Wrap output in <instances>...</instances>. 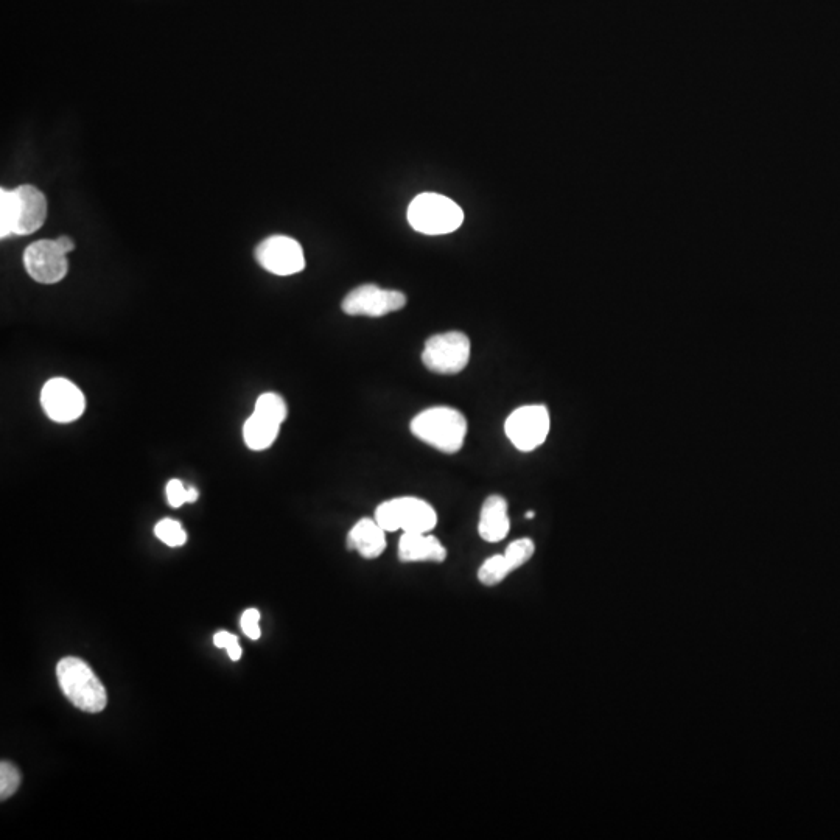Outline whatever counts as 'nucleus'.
Instances as JSON below:
<instances>
[{
  "label": "nucleus",
  "mask_w": 840,
  "mask_h": 840,
  "mask_svg": "<svg viewBox=\"0 0 840 840\" xmlns=\"http://www.w3.org/2000/svg\"><path fill=\"white\" fill-rule=\"evenodd\" d=\"M422 361L436 374H459L470 361V340L462 332L431 336L425 343Z\"/></svg>",
  "instance_id": "423d86ee"
},
{
  "label": "nucleus",
  "mask_w": 840,
  "mask_h": 840,
  "mask_svg": "<svg viewBox=\"0 0 840 840\" xmlns=\"http://www.w3.org/2000/svg\"><path fill=\"white\" fill-rule=\"evenodd\" d=\"M386 531L371 518H361L350 529L347 548L355 550L364 559H377L386 550Z\"/></svg>",
  "instance_id": "4468645a"
},
{
  "label": "nucleus",
  "mask_w": 840,
  "mask_h": 840,
  "mask_svg": "<svg viewBox=\"0 0 840 840\" xmlns=\"http://www.w3.org/2000/svg\"><path fill=\"white\" fill-rule=\"evenodd\" d=\"M375 522L386 532L402 529L403 532L427 534L438 523V515L427 501L403 497L380 504L375 511Z\"/></svg>",
  "instance_id": "39448f33"
},
{
  "label": "nucleus",
  "mask_w": 840,
  "mask_h": 840,
  "mask_svg": "<svg viewBox=\"0 0 840 840\" xmlns=\"http://www.w3.org/2000/svg\"><path fill=\"white\" fill-rule=\"evenodd\" d=\"M411 433L439 452L453 455L461 450L467 434L464 414L448 406H434L411 420Z\"/></svg>",
  "instance_id": "f03ea898"
},
{
  "label": "nucleus",
  "mask_w": 840,
  "mask_h": 840,
  "mask_svg": "<svg viewBox=\"0 0 840 840\" xmlns=\"http://www.w3.org/2000/svg\"><path fill=\"white\" fill-rule=\"evenodd\" d=\"M408 221L420 234L444 235L459 229L464 212L447 196L420 193L408 207Z\"/></svg>",
  "instance_id": "20e7f679"
},
{
  "label": "nucleus",
  "mask_w": 840,
  "mask_h": 840,
  "mask_svg": "<svg viewBox=\"0 0 840 840\" xmlns=\"http://www.w3.org/2000/svg\"><path fill=\"white\" fill-rule=\"evenodd\" d=\"M254 413L262 414V416L270 417L276 420L279 424H284L287 419V403L279 394L274 392H266L257 399L256 406H254Z\"/></svg>",
  "instance_id": "f3484780"
},
{
  "label": "nucleus",
  "mask_w": 840,
  "mask_h": 840,
  "mask_svg": "<svg viewBox=\"0 0 840 840\" xmlns=\"http://www.w3.org/2000/svg\"><path fill=\"white\" fill-rule=\"evenodd\" d=\"M399 559L402 562H436L447 559V550L434 536L420 532H403L399 542Z\"/></svg>",
  "instance_id": "f8f14e48"
},
{
  "label": "nucleus",
  "mask_w": 840,
  "mask_h": 840,
  "mask_svg": "<svg viewBox=\"0 0 840 840\" xmlns=\"http://www.w3.org/2000/svg\"><path fill=\"white\" fill-rule=\"evenodd\" d=\"M198 500V490L195 487L187 489L179 480H172L167 484V501L173 508H181L182 504L195 503Z\"/></svg>",
  "instance_id": "412c9836"
},
{
  "label": "nucleus",
  "mask_w": 840,
  "mask_h": 840,
  "mask_svg": "<svg viewBox=\"0 0 840 840\" xmlns=\"http://www.w3.org/2000/svg\"><path fill=\"white\" fill-rule=\"evenodd\" d=\"M154 534H156V537H158L161 542H164L165 545L172 546V548L182 546L187 542L186 531L182 528L181 523L176 522V520H172V518H164V520H161V522L156 525V528H154Z\"/></svg>",
  "instance_id": "a211bd4d"
},
{
  "label": "nucleus",
  "mask_w": 840,
  "mask_h": 840,
  "mask_svg": "<svg viewBox=\"0 0 840 840\" xmlns=\"http://www.w3.org/2000/svg\"><path fill=\"white\" fill-rule=\"evenodd\" d=\"M550 413L543 405L517 408L504 424L509 441L520 452H532L543 444L550 433Z\"/></svg>",
  "instance_id": "0eeeda50"
},
{
  "label": "nucleus",
  "mask_w": 840,
  "mask_h": 840,
  "mask_svg": "<svg viewBox=\"0 0 840 840\" xmlns=\"http://www.w3.org/2000/svg\"><path fill=\"white\" fill-rule=\"evenodd\" d=\"M226 651H228L229 657H231V660H234V662H237V660H240V657H242V648H240L238 640L234 641V643L232 644H229L228 648H226Z\"/></svg>",
  "instance_id": "393cba45"
},
{
  "label": "nucleus",
  "mask_w": 840,
  "mask_h": 840,
  "mask_svg": "<svg viewBox=\"0 0 840 840\" xmlns=\"http://www.w3.org/2000/svg\"><path fill=\"white\" fill-rule=\"evenodd\" d=\"M46 218V196L35 186L0 190V237L33 234L44 226Z\"/></svg>",
  "instance_id": "f257e3e1"
},
{
  "label": "nucleus",
  "mask_w": 840,
  "mask_h": 840,
  "mask_svg": "<svg viewBox=\"0 0 840 840\" xmlns=\"http://www.w3.org/2000/svg\"><path fill=\"white\" fill-rule=\"evenodd\" d=\"M260 613L256 609H248L242 616V629L246 637L251 640H259L260 638Z\"/></svg>",
  "instance_id": "4be33fe9"
},
{
  "label": "nucleus",
  "mask_w": 840,
  "mask_h": 840,
  "mask_svg": "<svg viewBox=\"0 0 840 840\" xmlns=\"http://www.w3.org/2000/svg\"><path fill=\"white\" fill-rule=\"evenodd\" d=\"M534 515H536L534 512H528V514H526V518H534Z\"/></svg>",
  "instance_id": "a878e982"
},
{
  "label": "nucleus",
  "mask_w": 840,
  "mask_h": 840,
  "mask_svg": "<svg viewBox=\"0 0 840 840\" xmlns=\"http://www.w3.org/2000/svg\"><path fill=\"white\" fill-rule=\"evenodd\" d=\"M536 553V545L531 539H520L512 542L511 545L504 551V557L508 560L511 570L523 567V565L531 560V557Z\"/></svg>",
  "instance_id": "6ab92c4d"
},
{
  "label": "nucleus",
  "mask_w": 840,
  "mask_h": 840,
  "mask_svg": "<svg viewBox=\"0 0 840 840\" xmlns=\"http://www.w3.org/2000/svg\"><path fill=\"white\" fill-rule=\"evenodd\" d=\"M237 640L238 638L235 637V635L229 634V632H224V630L223 632H218V634H215L214 637L215 646H217V648L223 649L228 648L229 644H232L234 643V641Z\"/></svg>",
  "instance_id": "5701e85b"
},
{
  "label": "nucleus",
  "mask_w": 840,
  "mask_h": 840,
  "mask_svg": "<svg viewBox=\"0 0 840 840\" xmlns=\"http://www.w3.org/2000/svg\"><path fill=\"white\" fill-rule=\"evenodd\" d=\"M24 265L28 276L46 285L60 282L69 270L67 254L61 251L56 240H39L28 246L24 252Z\"/></svg>",
  "instance_id": "9b49d317"
},
{
  "label": "nucleus",
  "mask_w": 840,
  "mask_h": 840,
  "mask_svg": "<svg viewBox=\"0 0 840 840\" xmlns=\"http://www.w3.org/2000/svg\"><path fill=\"white\" fill-rule=\"evenodd\" d=\"M61 690L78 710L100 713L108 705V693L88 663L77 657H66L56 666Z\"/></svg>",
  "instance_id": "7ed1b4c3"
},
{
  "label": "nucleus",
  "mask_w": 840,
  "mask_h": 840,
  "mask_svg": "<svg viewBox=\"0 0 840 840\" xmlns=\"http://www.w3.org/2000/svg\"><path fill=\"white\" fill-rule=\"evenodd\" d=\"M405 305L406 296L402 291L383 290L377 285L368 284L350 291L341 307L346 315L380 318L399 312Z\"/></svg>",
  "instance_id": "6e6552de"
},
{
  "label": "nucleus",
  "mask_w": 840,
  "mask_h": 840,
  "mask_svg": "<svg viewBox=\"0 0 840 840\" xmlns=\"http://www.w3.org/2000/svg\"><path fill=\"white\" fill-rule=\"evenodd\" d=\"M41 405L58 424L74 422L86 408L83 392L67 378H52L41 391Z\"/></svg>",
  "instance_id": "9d476101"
},
{
  "label": "nucleus",
  "mask_w": 840,
  "mask_h": 840,
  "mask_svg": "<svg viewBox=\"0 0 840 840\" xmlns=\"http://www.w3.org/2000/svg\"><path fill=\"white\" fill-rule=\"evenodd\" d=\"M280 425L282 424H279L276 420L252 411L251 416L245 422V427H243V439L251 450L262 452V450L270 448L276 441Z\"/></svg>",
  "instance_id": "2eb2a0df"
},
{
  "label": "nucleus",
  "mask_w": 840,
  "mask_h": 840,
  "mask_svg": "<svg viewBox=\"0 0 840 840\" xmlns=\"http://www.w3.org/2000/svg\"><path fill=\"white\" fill-rule=\"evenodd\" d=\"M511 529L508 515V501L500 495H490L481 508L478 534L489 543L501 542Z\"/></svg>",
  "instance_id": "ddd939ff"
},
{
  "label": "nucleus",
  "mask_w": 840,
  "mask_h": 840,
  "mask_svg": "<svg viewBox=\"0 0 840 840\" xmlns=\"http://www.w3.org/2000/svg\"><path fill=\"white\" fill-rule=\"evenodd\" d=\"M511 573V567H509L504 554H497V556L489 557L481 565L480 570H478V579H480L481 584L494 587V585H498L508 578Z\"/></svg>",
  "instance_id": "dca6fc26"
},
{
  "label": "nucleus",
  "mask_w": 840,
  "mask_h": 840,
  "mask_svg": "<svg viewBox=\"0 0 840 840\" xmlns=\"http://www.w3.org/2000/svg\"><path fill=\"white\" fill-rule=\"evenodd\" d=\"M257 262L276 276H293L305 268L302 246L294 238L273 235L263 240L256 249Z\"/></svg>",
  "instance_id": "1a4fd4ad"
},
{
  "label": "nucleus",
  "mask_w": 840,
  "mask_h": 840,
  "mask_svg": "<svg viewBox=\"0 0 840 840\" xmlns=\"http://www.w3.org/2000/svg\"><path fill=\"white\" fill-rule=\"evenodd\" d=\"M56 243L60 246L61 251L66 252V254H69V252H72L75 249L74 240L69 237L56 238Z\"/></svg>",
  "instance_id": "b1692460"
},
{
  "label": "nucleus",
  "mask_w": 840,
  "mask_h": 840,
  "mask_svg": "<svg viewBox=\"0 0 840 840\" xmlns=\"http://www.w3.org/2000/svg\"><path fill=\"white\" fill-rule=\"evenodd\" d=\"M19 784H21V774H19L18 767L11 763L0 764V798L7 800L14 792L18 791Z\"/></svg>",
  "instance_id": "aec40b11"
}]
</instances>
